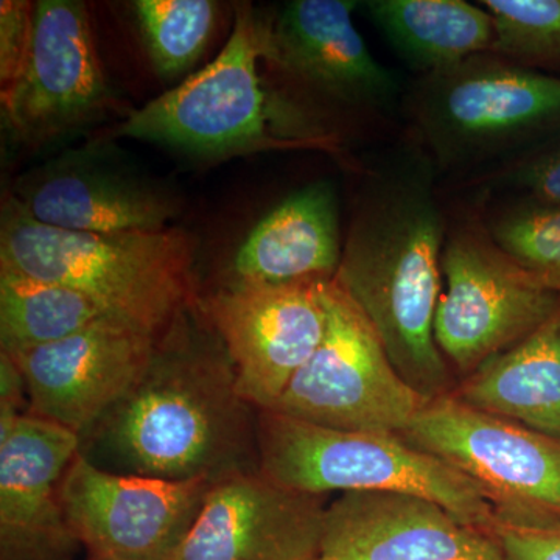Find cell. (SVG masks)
Wrapping results in <instances>:
<instances>
[{
  "instance_id": "cell-1",
  "label": "cell",
  "mask_w": 560,
  "mask_h": 560,
  "mask_svg": "<svg viewBox=\"0 0 560 560\" xmlns=\"http://www.w3.org/2000/svg\"><path fill=\"white\" fill-rule=\"evenodd\" d=\"M256 408L243 399L234 364L200 304L158 335L142 377L81 440L119 474L217 481L257 469Z\"/></svg>"
},
{
  "instance_id": "cell-2",
  "label": "cell",
  "mask_w": 560,
  "mask_h": 560,
  "mask_svg": "<svg viewBox=\"0 0 560 560\" xmlns=\"http://www.w3.org/2000/svg\"><path fill=\"white\" fill-rule=\"evenodd\" d=\"M444 235L434 162L401 151L368 178L335 276L401 378L429 400L451 394V370L433 334Z\"/></svg>"
},
{
  "instance_id": "cell-3",
  "label": "cell",
  "mask_w": 560,
  "mask_h": 560,
  "mask_svg": "<svg viewBox=\"0 0 560 560\" xmlns=\"http://www.w3.org/2000/svg\"><path fill=\"white\" fill-rule=\"evenodd\" d=\"M194 241L180 230L86 234L46 226L9 197L0 267L61 283L160 335L194 304Z\"/></svg>"
},
{
  "instance_id": "cell-4",
  "label": "cell",
  "mask_w": 560,
  "mask_h": 560,
  "mask_svg": "<svg viewBox=\"0 0 560 560\" xmlns=\"http://www.w3.org/2000/svg\"><path fill=\"white\" fill-rule=\"evenodd\" d=\"M257 467L283 488L399 492L434 501L466 525L490 533L497 511L485 489L451 464L396 433L342 431L257 410Z\"/></svg>"
},
{
  "instance_id": "cell-5",
  "label": "cell",
  "mask_w": 560,
  "mask_h": 560,
  "mask_svg": "<svg viewBox=\"0 0 560 560\" xmlns=\"http://www.w3.org/2000/svg\"><path fill=\"white\" fill-rule=\"evenodd\" d=\"M410 110L434 164H481L560 135V77L486 51L420 77Z\"/></svg>"
},
{
  "instance_id": "cell-6",
  "label": "cell",
  "mask_w": 560,
  "mask_h": 560,
  "mask_svg": "<svg viewBox=\"0 0 560 560\" xmlns=\"http://www.w3.org/2000/svg\"><path fill=\"white\" fill-rule=\"evenodd\" d=\"M265 43L267 24L242 7L219 57L130 110L114 135L217 158L302 143L291 138L282 105L260 77Z\"/></svg>"
},
{
  "instance_id": "cell-7",
  "label": "cell",
  "mask_w": 560,
  "mask_h": 560,
  "mask_svg": "<svg viewBox=\"0 0 560 560\" xmlns=\"http://www.w3.org/2000/svg\"><path fill=\"white\" fill-rule=\"evenodd\" d=\"M326 301L323 341L270 411L326 429L400 434L429 399L401 378L374 327L335 278Z\"/></svg>"
},
{
  "instance_id": "cell-8",
  "label": "cell",
  "mask_w": 560,
  "mask_h": 560,
  "mask_svg": "<svg viewBox=\"0 0 560 560\" xmlns=\"http://www.w3.org/2000/svg\"><path fill=\"white\" fill-rule=\"evenodd\" d=\"M400 436L477 482L501 521L560 525V442L452 393L427 401Z\"/></svg>"
},
{
  "instance_id": "cell-9",
  "label": "cell",
  "mask_w": 560,
  "mask_h": 560,
  "mask_svg": "<svg viewBox=\"0 0 560 560\" xmlns=\"http://www.w3.org/2000/svg\"><path fill=\"white\" fill-rule=\"evenodd\" d=\"M445 291L434 315V341L447 363L469 375L539 329L560 304L493 243L489 232H453L441 260Z\"/></svg>"
},
{
  "instance_id": "cell-10",
  "label": "cell",
  "mask_w": 560,
  "mask_h": 560,
  "mask_svg": "<svg viewBox=\"0 0 560 560\" xmlns=\"http://www.w3.org/2000/svg\"><path fill=\"white\" fill-rule=\"evenodd\" d=\"M0 103L7 130L31 149L90 127L117 108L83 2H35L27 61Z\"/></svg>"
},
{
  "instance_id": "cell-11",
  "label": "cell",
  "mask_w": 560,
  "mask_h": 560,
  "mask_svg": "<svg viewBox=\"0 0 560 560\" xmlns=\"http://www.w3.org/2000/svg\"><path fill=\"white\" fill-rule=\"evenodd\" d=\"M212 482L105 470L80 452L62 478L61 501L88 558L176 560Z\"/></svg>"
},
{
  "instance_id": "cell-12",
  "label": "cell",
  "mask_w": 560,
  "mask_h": 560,
  "mask_svg": "<svg viewBox=\"0 0 560 560\" xmlns=\"http://www.w3.org/2000/svg\"><path fill=\"white\" fill-rule=\"evenodd\" d=\"M329 280H234L200 304L230 353L243 399L271 410L326 334Z\"/></svg>"
},
{
  "instance_id": "cell-13",
  "label": "cell",
  "mask_w": 560,
  "mask_h": 560,
  "mask_svg": "<svg viewBox=\"0 0 560 560\" xmlns=\"http://www.w3.org/2000/svg\"><path fill=\"white\" fill-rule=\"evenodd\" d=\"M156 340L131 320L106 316L65 340L3 353L24 378L32 415L83 440L142 377Z\"/></svg>"
},
{
  "instance_id": "cell-14",
  "label": "cell",
  "mask_w": 560,
  "mask_h": 560,
  "mask_svg": "<svg viewBox=\"0 0 560 560\" xmlns=\"http://www.w3.org/2000/svg\"><path fill=\"white\" fill-rule=\"evenodd\" d=\"M323 497L257 469L213 481L176 560H323Z\"/></svg>"
},
{
  "instance_id": "cell-15",
  "label": "cell",
  "mask_w": 560,
  "mask_h": 560,
  "mask_svg": "<svg viewBox=\"0 0 560 560\" xmlns=\"http://www.w3.org/2000/svg\"><path fill=\"white\" fill-rule=\"evenodd\" d=\"M80 452L79 434L32 412L0 430V560H72L61 482Z\"/></svg>"
},
{
  "instance_id": "cell-16",
  "label": "cell",
  "mask_w": 560,
  "mask_h": 560,
  "mask_svg": "<svg viewBox=\"0 0 560 560\" xmlns=\"http://www.w3.org/2000/svg\"><path fill=\"white\" fill-rule=\"evenodd\" d=\"M46 224L86 234L168 230L178 202L97 150L70 151L18 179L11 195Z\"/></svg>"
},
{
  "instance_id": "cell-17",
  "label": "cell",
  "mask_w": 560,
  "mask_h": 560,
  "mask_svg": "<svg viewBox=\"0 0 560 560\" xmlns=\"http://www.w3.org/2000/svg\"><path fill=\"white\" fill-rule=\"evenodd\" d=\"M323 560H510L486 530L422 497L345 492L324 511Z\"/></svg>"
},
{
  "instance_id": "cell-18",
  "label": "cell",
  "mask_w": 560,
  "mask_h": 560,
  "mask_svg": "<svg viewBox=\"0 0 560 560\" xmlns=\"http://www.w3.org/2000/svg\"><path fill=\"white\" fill-rule=\"evenodd\" d=\"M353 0H294L267 25L265 58L312 91L352 108H386L399 86L352 21Z\"/></svg>"
},
{
  "instance_id": "cell-19",
  "label": "cell",
  "mask_w": 560,
  "mask_h": 560,
  "mask_svg": "<svg viewBox=\"0 0 560 560\" xmlns=\"http://www.w3.org/2000/svg\"><path fill=\"white\" fill-rule=\"evenodd\" d=\"M340 213L334 184L318 180L279 202L235 254V280L291 283L334 279L340 268Z\"/></svg>"
},
{
  "instance_id": "cell-20",
  "label": "cell",
  "mask_w": 560,
  "mask_h": 560,
  "mask_svg": "<svg viewBox=\"0 0 560 560\" xmlns=\"http://www.w3.org/2000/svg\"><path fill=\"white\" fill-rule=\"evenodd\" d=\"M453 396L560 442V304L525 340L467 375Z\"/></svg>"
},
{
  "instance_id": "cell-21",
  "label": "cell",
  "mask_w": 560,
  "mask_h": 560,
  "mask_svg": "<svg viewBox=\"0 0 560 560\" xmlns=\"http://www.w3.org/2000/svg\"><path fill=\"white\" fill-rule=\"evenodd\" d=\"M361 5L393 50L422 77L493 46L488 10L464 0H370Z\"/></svg>"
},
{
  "instance_id": "cell-22",
  "label": "cell",
  "mask_w": 560,
  "mask_h": 560,
  "mask_svg": "<svg viewBox=\"0 0 560 560\" xmlns=\"http://www.w3.org/2000/svg\"><path fill=\"white\" fill-rule=\"evenodd\" d=\"M106 316L116 315L79 290L0 267L2 352L65 340Z\"/></svg>"
},
{
  "instance_id": "cell-23",
  "label": "cell",
  "mask_w": 560,
  "mask_h": 560,
  "mask_svg": "<svg viewBox=\"0 0 560 560\" xmlns=\"http://www.w3.org/2000/svg\"><path fill=\"white\" fill-rule=\"evenodd\" d=\"M132 7L151 61L165 79L197 62L217 21L210 0H138Z\"/></svg>"
},
{
  "instance_id": "cell-24",
  "label": "cell",
  "mask_w": 560,
  "mask_h": 560,
  "mask_svg": "<svg viewBox=\"0 0 560 560\" xmlns=\"http://www.w3.org/2000/svg\"><path fill=\"white\" fill-rule=\"evenodd\" d=\"M493 22L490 51L523 68L560 69V0H482Z\"/></svg>"
},
{
  "instance_id": "cell-25",
  "label": "cell",
  "mask_w": 560,
  "mask_h": 560,
  "mask_svg": "<svg viewBox=\"0 0 560 560\" xmlns=\"http://www.w3.org/2000/svg\"><path fill=\"white\" fill-rule=\"evenodd\" d=\"M489 234L515 265L560 294V206L533 202L508 210Z\"/></svg>"
},
{
  "instance_id": "cell-26",
  "label": "cell",
  "mask_w": 560,
  "mask_h": 560,
  "mask_svg": "<svg viewBox=\"0 0 560 560\" xmlns=\"http://www.w3.org/2000/svg\"><path fill=\"white\" fill-rule=\"evenodd\" d=\"M35 3L27 0L0 2V95L20 79L32 46Z\"/></svg>"
},
{
  "instance_id": "cell-27",
  "label": "cell",
  "mask_w": 560,
  "mask_h": 560,
  "mask_svg": "<svg viewBox=\"0 0 560 560\" xmlns=\"http://www.w3.org/2000/svg\"><path fill=\"white\" fill-rule=\"evenodd\" d=\"M489 534L510 560H560V525H522L497 517Z\"/></svg>"
},
{
  "instance_id": "cell-28",
  "label": "cell",
  "mask_w": 560,
  "mask_h": 560,
  "mask_svg": "<svg viewBox=\"0 0 560 560\" xmlns=\"http://www.w3.org/2000/svg\"><path fill=\"white\" fill-rule=\"evenodd\" d=\"M504 183L525 190L536 202L560 206V145L523 161Z\"/></svg>"
},
{
  "instance_id": "cell-29",
  "label": "cell",
  "mask_w": 560,
  "mask_h": 560,
  "mask_svg": "<svg viewBox=\"0 0 560 560\" xmlns=\"http://www.w3.org/2000/svg\"><path fill=\"white\" fill-rule=\"evenodd\" d=\"M86 560H97V559L88 558Z\"/></svg>"
}]
</instances>
